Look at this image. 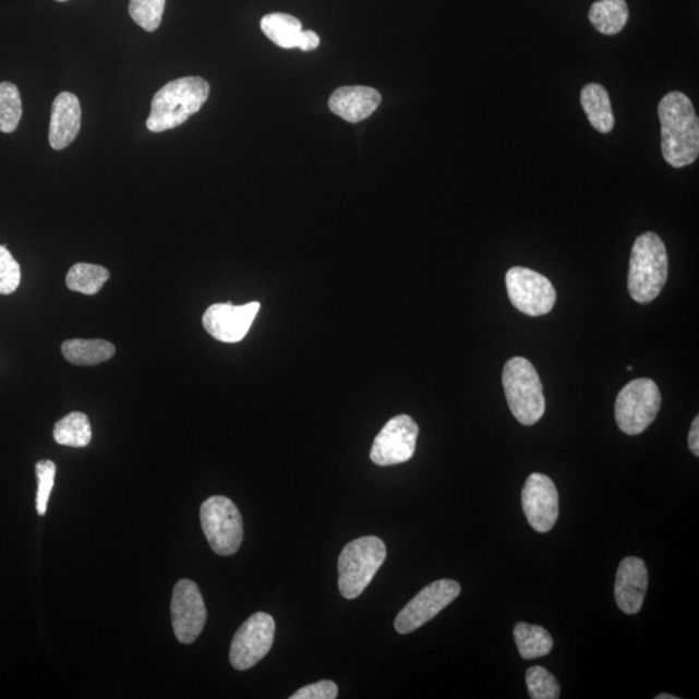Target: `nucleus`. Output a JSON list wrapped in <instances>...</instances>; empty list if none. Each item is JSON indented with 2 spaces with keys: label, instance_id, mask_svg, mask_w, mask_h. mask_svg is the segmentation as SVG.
<instances>
[{
  "label": "nucleus",
  "instance_id": "6e6552de",
  "mask_svg": "<svg viewBox=\"0 0 699 699\" xmlns=\"http://www.w3.org/2000/svg\"><path fill=\"white\" fill-rule=\"evenodd\" d=\"M505 282L511 304L521 313L543 316L555 308L556 289L545 276L534 269L511 267L505 276Z\"/></svg>",
  "mask_w": 699,
  "mask_h": 699
},
{
  "label": "nucleus",
  "instance_id": "a878e982",
  "mask_svg": "<svg viewBox=\"0 0 699 699\" xmlns=\"http://www.w3.org/2000/svg\"><path fill=\"white\" fill-rule=\"evenodd\" d=\"M166 0H130L129 12L144 31L155 32L161 25Z\"/></svg>",
  "mask_w": 699,
  "mask_h": 699
},
{
  "label": "nucleus",
  "instance_id": "7ed1b4c3",
  "mask_svg": "<svg viewBox=\"0 0 699 699\" xmlns=\"http://www.w3.org/2000/svg\"><path fill=\"white\" fill-rule=\"evenodd\" d=\"M667 275L668 257L662 239L654 232L640 234L629 260V294L639 303L654 301L661 294Z\"/></svg>",
  "mask_w": 699,
  "mask_h": 699
},
{
  "label": "nucleus",
  "instance_id": "aec40b11",
  "mask_svg": "<svg viewBox=\"0 0 699 699\" xmlns=\"http://www.w3.org/2000/svg\"><path fill=\"white\" fill-rule=\"evenodd\" d=\"M591 24L604 36H615L625 29L629 12L626 0H598L590 10Z\"/></svg>",
  "mask_w": 699,
  "mask_h": 699
},
{
  "label": "nucleus",
  "instance_id": "39448f33",
  "mask_svg": "<svg viewBox=\"0 0 699 699\" xmlns=\"http://www.w3.org/2000/svg\"><path fill=\"white\" fill-rule=\"evenodd\" d=\"M386 559V545L377 537L352 540L338 558V588L345 599L354 600L365 591Z\"/></svg>",
  "mask_w": 699,
  "mask_h": 699
},
{
  "label": "nucleus",
  "instance_id": "f3484780",
  "mask_svg": "<svg viewBox=\"0 0 699 699\" xmlns=\"http://www.w3.org/2000/svg\"><path fill=\"white\" fill-rule=\"evenodd\" d=\"M81 129V104L72 93H61L53 100L50 122L51 147L61 150L71 145Z\"/></svg>",
  "mask_w": 699,
  "mask_h": 699
},
{
  "label": "nucleus",
  "instance_id": "6ab92c4d",
  "mask_svg": "<svg viewBox=\"0 0 699 699\" xmlns=\"http://www.w3.org/2000/svg\"><path fill=\"white\" fill-rule=\"evenodd\" d=\"M62 355L75 365H96L116 354L113 344L104 340H68L61 346Z\"/></svg>",
  "mask_w": 699,
  "mask_h": 699
},
{
  "label": "nucleus",
  "instance_id": "bb28decb",
  "mask_svg": "<svg viewBox=\"0 0 699 699\" xmlns=\"http://www.w3.org/2000/svg\"><path fill=\"white\" fill-rule=\"evenodd\" d=\"M529 696L532 699H557L561 696L559 683L549 670L535 666L526 674Z\"/></svg>",
  "mask_w": 699,
  "mask_h": 699
},
{
  "label": "nucleus",
  "instance_id": "4be33fe9",
  "mask_svg": "<svg viewBox=\"0 0 699 699\" xmlns=\"http://www.w3.org/2000/svg\"><path fill=\"white\" fill-rule=\"evenodd\" d=\"M93 438L92 424L85 413L72 412L53 427V439L61 446L82 448Z\"/></svg>",
  "mask_w": 699,
  "mask_h": 699
},
{
  "label": "nucleus",
  "instance_id": "393cba45",
  "mask_svg": "<svg viewBox=\"0 0 699 699\" xmlns=\"http://www.w3.org/2000/svg\"><path fill=\"white\" fill-rule=\"evenodd\" d=\"M23 116L19 88L10 82L0 83V131L13 133Z\"/></svg>",
  "mask_w": 699,
  "mask_h": 699
},
{
  "label": "nucleus",
  "instance_id": "1a4fd4ad",
  "mask_svg": "<svg viewBox=\"0 0 699 699\" xmlns=\"http://www.w3.org/2000/svg\"><path fill=\"white\" fill-rule=\"evenodd\" d=\"M460 592V584L451 579H441L429 584L401 608L394 623L397 632L407 635L417 631L458 599Z\"/></svg>",
  "mask_w": 699,
  "mask_h": 699
},
{
  "label": "nucleus",
  "instance_id": "c85d7f7f",
  "mask_svg": "<svg viewBox=\"0 0 699 699\" xmlns=\"http://www.w3.org/2000/svg\"><path fill=\"white\" fill-rule=\"evenodd\" d=\"M21 281V268L13 255L0 245V294L9 296L16 292Z\"/></svg>",
  "mask_w": 699,
  "mask_h": 699
},
{
  "label": "nucleus",
  "instance_id": "4468645a",
  "mask_svg": "<svg viewBox=\"0 0 699 699\" xmlns=\"http://www.w3.org/2000/svg\"><path fill=\"white\" fill-rule=\"evenodd\" d=\"M522 508L531 528L549 532L558 518V493L556 484L544 474L532 473L522 489Z\"/></svg>",
  "mask_w": 699,
  "mask_h": 699
},
{
  "label": "nucleus",
  "instance_id": "ddd939ff",
  "mask_svg": "<svg viewBox=\"0 0 699 699\" xmlns=\"http://www.w3.org/2000/svg\"><path fill=\"white\" fill-rule=\"evenodd\" d=\"M260 309V302L241 304V306H233L230 302L212 304L203 316V324L207 334L216 340L237 344L244 340Z\"/></svg>",
  "mask_w": 699,
  "mask_h": 699
},
{
  "label": "nucleus",
  "instance_id": "7c9ffc66",
  "mask_svg": "<svg viewBox=\"0 0 699 699\" xmlns=\"http://www.w3.org/2000/svg\"><path fill=\"white\" fill-rule=\"evenodd\" d=\"M321 45V38L313 31H302L300 34L299 48L304 52L314 51Z\"/></svg>",
  "mask_w": 699,
  "mask_h": 699
},
{
  "label": "nucleus",
  "instance_id": "473e14b6",
  "mask_svg": "<svg viewBox=\"0 0 699 699\" xmlns=\"http://www.w3.org/2000/svg\"><path fill=\"white\" fill-rule=\"evenodd\" d=\"M655 699H677V697L671 695H661L656 696Z\"/></svg>",
  "mask_w": 699,
  "mask_h": 699
},
{
  "label": "nucleus",
  "instance_id": "9d476101",
  "mask_svg": "<svg viewBox=\"0 0 699 699\" xmlns=\"http://www.w3.org/2000/svg\"><path fill=\"white\" fill-rule=\"evenodd\" d=\"M275 620L267 613H255L234 634L230 650L233 668L246 671L265 659L273 648Z\"/></svg>",
  "mask_w": 699,
  "mask_h": 699
},
{
  "label": "nucleus",
  "instance_id": "2f4dec72",
  "mask_svg": "<svg viewBox=\"0 0 699 699\" xmlns=\"http://www.w3.org/2000/svg\"><path fill=\"white\" fill-rule=\"evenodd\" d=\"M688 443H689L690 451L694 453L698 458L699 456V417H696L694 422H691Z\"/></svg>",
  "mask_w": 699,
  "mask_h": 699
},
{
  "label": "nucleus",
  "instance_id": "423d86ee",
  "mask_svg": "<svg viewBox=\"0 0 699 699\" xmlns=\"http://www.w3.org/2000/svg\"><path fill=\"white\" fill-rule=\"evenodd\" d=\"M660 387L653 379L636 378L619 391L615 400V420L627 435H639L652 425L661 410Z\"/></svg>",
  "mask_w": 699,
  "mask_h": 699
},
{
  "label": "nucleus",
  "instance_id": "dca6fc26",
  "mask_svg": "<svg viewBox=\"0 0 699 699\" xmlns=\"http://www.w3.org/2000/svg\"><path fill=\"white\" fill-rule=\"evenodd\" d=\"M381 100L377 89L365 86L337 88L329 99L332 112L350 123H358L376 112Z\"/></svg>",
  "mask_w": 699,
  "mask_h": 699
},
{
  "label": "nucleus",
  "instance_id": "2eb2a0df",
  "mask_svg": "<svg viewBox=\"0 0 699 699\" xmlns=\"http://www.w3.org/2000/svg\"><path fill=\"white\" fill-rule=\"evenodd\" d=\"M649 574L646 563L638 557L622 561L615 578V601L623 613L638 614L646 599Z\"/></svg>",
  "mask_w": 699,
  "mask_h": 699
},
{
  "label": "nucleus",
  "instance_id": "c756f323",
  "mask_svg": "<svg viewBox=\"0 0 699 699\" xmlns=\"http://www.w3.org/2000/svg\"><path fill=\"white\" fill-rule=\"evenodd\" d=\"M337 696V684L330 680H322L301 688L293 696H290V699H335Z\"/></svg>",
  "mask_w": 699,
  "mask_h": 699
},
{
  "label": "nucleus",
  "instance_id": "f03ea898",
  "mask_svg": "<svg viewBox=\"0 0 699 699\" xmlns=\"http://www.w3.org/2000/svg\"><path fill=\"white\" fill-rule=\"evenodd\" d=\"M210 86L201 77L178 79L158 89L152 100L147 128L162 133L180 126L203 108L209 98Z\"/></svg>",
  "mask_w": 699,
  "mask_h": 699
},
{
  "label": "nucleus",
  "instance_id": "5701e85b",
  "mask_svg": "<svg viewBox=\"0 0 699 699\" xmlns=\"http://www.w3.org/2000/svg\"><path fill=\"white\" fill-rule=\"evenodd\" d=\"M515 640L522 659L535 660L551 653L553 639L545 628L529 623H518Z\"/></svg>",
  "mask_w": 699,
  "mask_h": 699
},
{
  "label": "nucleus",
  "instance_id": "a211bd4d",
  "mask_svg": "<svg viewBox=\"0 0 699 699\" xmlns=\"http://www.w3.org/2000/svg\"><path fill=\"white\" fill-rule=\"evenodd\" d=\"M581 107H583L588 121L602 134L612 133L614 129V115L611 98L605 87L599 83H590L581 89Z\"/></svg>",
  "mask_w": 699,
  "mask_h": 699
},
{
  "label": "nucleus",
  "instance_id": "20e7f679",
  "mask_svg": "<svg viewBox=\"0 0 699 699\" xmlns=\"http://www.w3.org/2000/svg\"><path fill=\"white\" fill-rule=\"evenodd\" d=\"M503 386L510 411L518 422L531 426L543 418V385L530 360L521 357L509 359L504 365Z\"/></svg>",
  "mask_w": 699,
  "mask_h": 699
},
{
  "label": "nucleus",
  "instance_id": "cd10ccee",
  "mask_svg": "<svg viewBox=\"0 0 699 699\" xmlns=\"http://www.w3.org/2000/svg\"><path fill=\"white\" fill-rule=\"evenodd\" d=\"M36 472L38 479L37 511L39 516H45L53 489L55 475H57V466L51 460H40L37 462Z\"/></svg>",
  "mask_w": 699,
  "mask_h": 699
},
{
  "label": "nucleus",
  "instance_id": "f257e3e1",
  "mask_svg": "<svg viewBox=\"0 0 699 699\" xmlns=\"http://www.w3.org/2000/svg\"><path fill=\"white\" fill-rule=\"evenodd\" d=\"M659 116L664 160L676 169L694 164L699 155V121L688 96L668 93L660 103Z\"/></svg>",
  "mask_w": 699,
  "mask_h": 699
},
{
  "label": "nucleus",
  "instance_id": "72a5a7b5",
  "mask_svg": "<svg viewBox=\"0 0 699 699\" xmlns=\"http://www.w3.org/2000/svg\"><path fill=\"white\" fill-rule=\"evenodd\" d=\"M58 2H67V0H58Z\"/></svg>",
  "mask_w": 699,
  "mask_h": 699
},
{
  "label": "nucleus",
  "instance_id": "0eeeda50",
  "mask_svg": "<svg viewBox=\"0 0 699 699\" xmlns=\"http://www.w3.org/2000/svg\"><path fill=\"white\" fill-rule=\"evenodd\" d=\"M201 525L212 550L219 556H231L244 539V523L237 504L226 496H212L200 509Z\"/></svg>",
  "mask_w": 699,
  "mask_h": 699
},
{
  "label": "nucleus",
  "instance_id": "412c9836",
  "mask_svg": "<svg viewBox=\"0 0 699 699\" xmlns=\"http://www.w3.org/2000/svg\"><path fill=\"white\" fill-rule=\"evenodd\" d=\"M262 32L281 48H299L302 23L287 13H269L261 21Z\"/></svg>",
  "mask_w": 699,
  "mask_h": 699
},
{
  "label": "nucleus",
  "instance_id": "f8f14e48",
  "mask_svg": "<svg viewBox=\"0 0 699 699\" xmlns=\"http://www.w3.org/2000/svg\"><path fill=\"white\" fill-rule=\"evenodd\" d=\"M206 607L197 584L189 579L179 580L171 599L172 628L182 643H192L203 632Z\"/></svg>",
  "mask_w": 699,
  "mask_h": 699
},
{
  "label": "nucleus",
  "instance_id": "9b49d317",
  "mask_svg": "<svg viewBox=\"0 0 699 699\" xmlns=\"http://www.w3.org/2000/svg\"><path fill=\"white\" fill-rule=\"evenodd\" d=\"M419 425L408 414H399L384 426L373 442L371 460L378 467L398 466L417 451Z\"/></svg>",
  "mask_w": 699,
  "mask_h": 699
},
{
  "label": "nucleus",
  "instance_id": "b1692460",
  "mask_svg": "<svg viewBox=\"0 0 699 699\" xmlns=\"http://www.w3.org/2000/svg\"><path fill=\"white\" fill-rule=\"evenodd\" d=\"M106 267L92 265V263H77L67 275V286L73 292L94 296L100 292L104 284L109 280Z\"/></svg>",
  "mask_w": 699,
  "mask_h": 699
}]
</instances>
